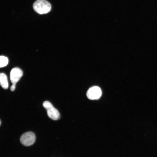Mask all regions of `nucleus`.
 I'll return each mask as SVG.
<instances>
[{
    "mask_svg": "<svg viewBox=\"0 0 157 157\" xmlns=\"http://www.w3.org/2000/svg\"><path fill=\"white\" fill-rule=\"evenodd\" d=\"M33 7L35 11L41 14L47 13L51 8L50 3L45 0H37L34 3Z\"/></svg>",
    "mask_w": 157,
    "mask_h": 157,
    "instance_id": "f257e3e1",
    "label": "nucleus"
},
{
    "mask_svg": "<svg viewBox=\"0 0 157 157\" xmlns=\"http://www.w3.org/2000/svg\"><path fill=\"white\" fill-rule=\"evenodd\" d=\"M43 106L47 110V115L50 118L56 120L60 118V115L58 111L49 101H44Z\"/></svg>",
    "mask_w": 157,
    "mask_h": 157,
    "instance_id": "f03ea898",
    "label": "nucleus"
},
{
    "mask_svg": "<svg viewBox=\"0 0 157 157\" xmlns=\"http://www.w3.org/2000/svg\"><path fill=\"white\" fill-rule=\"evenodd\" d=\"M21 143L24 145L28 146L32 145L35 140V136L34 133L32 132L24 133L20 138Z\"/></svg>",
    "mask_w": 157,
    "mask_h": 157,
    "instance_id": "7ed1b4c3",
    "label": "nucleus"
},
{
    "mask_svg": "<svg viewBox=\"0 0 157 157\" xmlns=\"http://www.w3.org/2000/svg\"><path fill=\"white\" fill-rule=\"evenodd\" d=\"M102 94L101 90L100 88L94 86L90 88L87 92L88 98L91 100H96L100 98Z\"/></svg>",
    "mask_w": 157,
    "mask_h": 157,
    "instance_id": "20e7f679",
    "label": "nucleus"
},
{
    "mask_svg": "<svg viewBox=\"0 0 157 157\" xmlns=\"http://www.w3.org/2000/svg\"><path fill=\"white\" fill-rule=\"evenodd\" d=\"M23 72L19 68L15 67L10 72V78L13 84H16L23 75Z\"/></svg>",
    "mask_w": 157,
    "mask_h": 157,
    "instance_id": "39448f33",
    "label": "nucleus"
},
{
    "mask_svg": "<svg viewBox=\"0 0 157 157\" xmlns=\"http://www.w3.org/2000/svg\"><path fill=\"white\" fill-rule=\"evenodd\" d=\"M0 83L1 86L4 89H7L8 87V84L6 75L3 73H1L0 74Z\"/></svg>",
    "mask_w": 157,
    "mask_h": 157,
    "instance_id": "423d86ee",
    "label": "nucleus"
},
{
    "mask_svg": "<svg viewBox=\"0 0 157 157\" xmlns=\"http://www.w3.org/2000/svg\"><path fill=\"white\" fill-rule=\"evenodd\" d=\"M8 59L7 57L2 56H1L0 57V67L6 66L8 64Z\"/></svg>",
    "mask_w": 157,
    "mask_h": 157,
    "instance_id": "0eeeda50",
    "label": "nucleus"
},
{
    "mask_svg": "<svg viewBox=\"0 0 157 157\" xmlns=\"http://www.w3.org/2000/svg\"><path fill=\"white\" fill-rule=\"evenodd\" d=\"M16 84H13V85L10 87V89L11 91H13L15 90V88Z\"/></svg>",
    "mask_w": 157,
    "mask_h": 157,
    "instance_id": "6e6552de",
    "label": "nucleus"
},
{
    "mask_svg": "<svg viewBox=\"0 0 157 157\" xmlns=\"http://www.w3.org/2000/svg\"><path fill=\"white\" fill-rule=\"evenodd\" d=\"M1 121H0V125H1Z\"/></svg>",
    "mask_w": 157,
    "mask_h": 157,
    "instance_id": "1a4fd4ad",
    "label": "nucleus"
}]
</instances>
